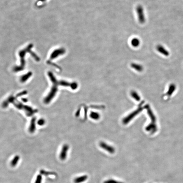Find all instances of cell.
<instances>
[{"instance_id": "cell-1", "label": "cell", "mask_w": 183, "mask_h": 183, "mask_svg": "<svg viewBox=\"0 0 183 183\" xmlns=\"http://www.w3.org/2000/svg\"><path fill=\"white\" fill-rule=\"evenodd\" d=\"M48 75L53 85L51 88L50 92L44 99V102L46 104L49 103L51 101V100L53 99V97H55L57 92L58 91L57 86L59 85V82L57 81V79H56L55 76L53 75V73L51 72H48Z\"/></svg>"}, {"instance_id": "cell-2", "label": "cell", "mask_w": 183, "mask_h": 183, "mask_svg": "<svg viewBox=\"0 0 183 183\" xmlns=\"http://www.w3.org/2000/svg\"><path fill=\"white\" fill-rule=\"evenodd\" d=\"M32 44H30L29 46H28L25 49L23 50L22 51H20L19 52V55L20 57V61H21V64L20 66H17L14 68L13 70L15 72H19L23 70L24 68L25 65V56L26 55V52H29L30 50L33 47Z\"/></svg>"}, {"instance_id": "cell-3", "label": "cell", "mask_w": 183, "mask_h": 183, "mask_svg": "<svg viewBox=\"0 0 183 183\" xmlns=\"http://www.w3.org/2000/svg\"><path fill=\"white\" fill-rule=\"evenodd\" d=\"M14 106L19 109L24 110L26 115L29 117H30L33 115L35 113H37V109H33L32 108L28 106L23 104L22 103L17 101V102H14L13 103Z\"/></svg>"}, {"instance_id": "cell-4", "label": "cell", "mask_w": 183, "mask_h": 183, "mask_svg": "<svg viewBox=\"0 0 183 183\" xmlns=\"http://www.w3.org/2000/svg\"><path fill=\"white\" fill-rule=\"evenodd\" d=\"M143 108L142 107H139L137 109V110L134 111V112H132V113L130 114L129 115H128V116H127L126 117H125L124 118V119L123 120V123L124 124H127V123H129L130 122L132 119H133V118L135 117L140 112L143 110Z\"/></svg>"}, {"instance_id": "cell-5", "label": "cell", "mask_w": 183, "mask_h": 183, "mask_svg": "<svg viewBox=\"0 0 183 183\" xmlns=\"http://www.w3.org/2000/svg\"><path fill=\"white\" fill-rule=\"evenodd\" d=\"M137 12L139 23L142 24L144 23L145 22V20L144 13V9L142 6L138 5L137 6Z\"/></svg>"}, {"instance_id": "cell-6", "label": "cell", "mask_w": 183, "mask_h": 183, "mask_svg": "<svg viewBox=\"0 0 183 183\" xmlns=\"http://www.w3.org/2000/svg\"><path fill=\"white\" fill-rule=\"evenodd\" d=\"M69 149V146L67 144H65L62 147V149L60 153L59 154V158L62 161H64L66 159V158L67 157V154Z\"/></svg>"}, {"instance_id": "cell-7", "label": "cell", "mask_w": 183, "mask_h": 183, "mask_svg": "<svg viewBox=\"0 0 183 183\" xmlns=\"http://www.w3.org/2000/svg\"><path fill=\"white\" fill-rule=\"evenodd\" d=\"M99 145L101 148L103 149L104 150H106V151H107L110 154H113L115 152V149L113 147L111 146V145L107 144L106 143L101 142L100 143Z\"/></svg>"}, {"instance_id": "cell-8", "label": "cell", "mask_w": 183, "mask_h": 183, "mask_svg": "<svg viewBox=\"0 0 183 183\" xmlns=\"http://www.w3.org/2000/svg\"><path fill=\"white\" fill-rule=\"evenodd\" d=\"M65 53V50L63 48L55 50V51H54L51 53L50 56V59H55L57 58V57H59L60 55H63Z\"/></svg>"}, {"instance_id": "cell-9", "label": "cell", "mask_w": 183, "mask_h": 183, "mask_svg": "<svg viewBox=\"0 0 183 183\" xmlns=\"http://www.w3.org/2000/svg\"><path fill=\"white\" fill-rule=\"evenodd\" d=\"M15 99H16V97H13L12 95L10 96L7 99H6L2 103V107L4 108H6L9 106V103H13L15 101Z\"/></svg>"}, {"instance_id": "cell-10", "label": "cell", "mask_w": 183, "mask_h": 183, "mask_svg": "<svg viewBox=\"0 0 183 183\" xmlns=\"http://www.w3.org/2000/svg\"><path fill=\"white\" fill-rule=\"evenodd\" d=\"M145 108L146 109L147 112L148 114V115L150 117V119L152 121V123H155L156 121V118L154 115L153 112H152V110L150 109V107L148 105H147L145 106Z\"/></svg>"}, {"instance_id": "cell-11", "label": "cell", "mask_w": 183, "mask_h": 183, "mask_svg": "<svg viewBox=\"0 0 183 183\" xmlns=\"http://www.w3.org/2000/svg\"><path fill=\"white\" fill-rule=\"evenodd\" d=\"M156 49L159 53L167 57L169 55V52L163 46L161 45H158L156 47Z\"/></svg>"}, {"instance_id": "cell-12", "label": "cell", "mask_w": 183, "mask_h": 183, "mask_svg": "<svg viewBox=\"0 0 183 183\" xmlns=\"http://www.w3.org/2000/svg\"><path fill=\"white\" fill-rule=\"evenodd\" d=\"M36 118L34 117L32 118L31 121L30 126L29 127V131L31 133H34L36 130Z\"/></svg>"}, {"instance_id": "cell-13", "label": "cell", "mask_w": 183, "mask_h": 183, "mask_svg": "<svg viewBox=\"0 0 183 183\" xmlns=\"http://www.w3.org/2000/svg\"><path fill=\"white\" fill-rule=\"evenodd\" d=\"M88 178V176L87 175H83L78 177L74 178L73 181L74 183H81L86 181Z\"/></svg>"}, {"instance_id": "cell-14", "label": "cell", "mask_w": 183, "mask_h": 183, "mask_svg": "<svg viewBox=\"0 0 183 183\" xmlns=\"http://www.w3.org/2000/svg\"><path fill=\"white\" fill-rule=\"evenodd\" d=\"M145 130L148 132H154L157 130L156 125L154 123H151L146 127Z\"/></svg>"}, {"instance_id": "cell-15", "label": "cell", "mask_w": 183, "mask_h": 183, "mask_svg": "<svg viewBox=\"0 0 183 183\" xmlns=\"http://www.w3.org/2000/svg\"><path fill=\"white\" fill-rule=\"evenodd\" d=\"M32 75V73L31 72H29V73L23 75L20 78V81L21 82L24 83L26 82V81H27L29 79L30 77H31Z\"/></svg>"}, {"instance_id": "cell-16", "label": "cell", "mask_w": 183, "mask_h": 183, "mask_svg": "<svg viewBox=\"0 0 183 183\" xmlns=\"http://www.w3.org/2000/svg\"><path fill=\"white\" fill-rule=\"evenodd\" d=\"M131 66L132 68H133L134 69L137 70V71L141 72L143 70V66L140 64H137L136 63H132L131 64Z\"/></svg>"}, {"instance_id": "cell-17", "label": "cell", "mask_w": 183, "mask_h": 183, "mask_svg": "<svg viewBox=\"0 0 183 183\" xmlns=\"http://www.w3.org/2000/svg\"><path fill=\"white\" fill-rule=\"evenodd\" d=\"M20 157L18 155L15 156L11 161V167H15L17 165Z\"/></svg>"}, {"instance_id": "cell-18", "label": "cell", "mask_w": 183, "mask_h": 183, "mask_svg": "<svg viewBox=\"0 0 183 183\" xmlns=\"http://www.w3.org/2000/svg\"><path fill=\"white\" fill-rule=\"evenodd\" d=\"M176 86L174 84H171L169 87L168 91L167 92V95L168 96H170L176 90Z\"/></svg>"}, {"instance_id": "cell-19", "label": "cell", "mask_w": 183, "mask_h": 183, "mask_svg": "<svg viewBox=\"0 0 183 183\" xmlns=\"http://www.w3.org/2000/svg\"><path fill=\"white\" fill-rule=\"evenodd\" d=\"M131 44L134 47H137L140 45V41L138 39L134 38L131 41Z\"/></svg>"}, {"instance_id": "cell-20", "label": "cell", "mask_w": 183, "mask_h": 183, "mask_svg": "<svg viewBox=\"0 0 183 183\" xmlns=\"http://www.w3.org/2000/svg\"><path fill=\"white\" fill-rule=\"evenodd\" d=\"M90 117L93 120H97L100 118V115L99 114L95 112H92L90 114Z\"/></svg>"}, {"instance_id": "cell-21", "label": "cell", "mask_w": 183, "mask_h": 183, "mask_svg": "<svg viewBox=\"0 0 183 183\" xmlns=\"http://www.w3.org/2000/svg\"><path fill=\"white\" fill-rule=\"evenodd\" d=\"M131 95L136 101H139L140 100V97L139 95L137 93V92H136L135 91H132L131 92Z\"/></svg>"}, {"instance_id": "cell-22", "label": "cell", "mask_w": 183, "mask_h": 183, "mask_svg": "<svg viewBox=\"0 0 183 183\" xmlns=\"http://www.w3.org/2000/svg\"><path fill=\"white\" fill-rule=\"evenodd\" d=\"M40 172L41 174L45 175L46 176H49V175H55L56 174L55 173V172H48V171H46L44 170H40Z\"/></svg>"}, {"instance_id": "cell-23", "label": "cell", "mask_w": 183, "mask_h": 183, "mask_svg": "<svg viewBox=\"0 0 183 183\" xmlns=\"http://www.w3.org/2000/svg\"><path fill=\"white\" fill-rule=\"evenodd\" d=\"M59 85L62 86H70V87L71 85V84H70V83L64 81H60L59 82Z\"/></svg>"}, {"instance_id": "cell-24", "label": "cell", "mask_w": 183, "mask_h": 183, "mask_svg": "<svg viewBox=\"0 0 183 183\" xmlns=\"http://www.w3.org/2000/svg\"><path fill=\"white\" fill-rule=\"evenodd\" d=\"M103 183H124L123 182H121V181H118L115 180L113 179H109L106 180L103 182Z\"/></svg>"}, {"instance_id": "cell-25", "label": "cell", "mask_w": 183, "mask_h": 183, "mask_svg": "<svg viewBox=\"0 0 183 183\" xmlns=\"http://www.w3.org/2000/svg\"><path fill=\"white\" fill-rule=\"evenodd\" d=\"M42 176L41 174H39L37 176L34 183H42Z\"/></svg>"}, {"instance_id": "cell-26", "label": "cell", "mask_w": 183, "mask_h": 183, "mask_svg": "<svg viewBox=\"0 0 183 183\" xmlns=\"http://www.w3.org/2000/svg\"><path fill=\"white\" fill-rule=\"evenodd\" d=\"M46 123V121L45 119L43 118H41L40 120H39L38 121H37V124L38 125L40 126H42L44 125H45Z\"/></svg>"}, {"instance_id": "cell-27", "label": "cell", "mask_w": 183, "mask_h": 183, "mask_svg": "<svg viewBox=\"0 0 183 183\" xmlns=\"http://www.w3.org/2000/svg\"><path fill=\"white\" fill-rule=\"evenodd\" d=\"M70 87L73 90H75L78 87V84H77L76 83H71V85Z\"/></svg>"}, {"instance_id": "cell-28", "label": "cell", "mask_w": 183, "mask_h": 183, "mask_svg": "<svg viewBox=\"0 0 183 183\" xmlns=\"http://www.w3.org/2000/svg\"><path fill=\"white\" fill-rule=\"evenodd\" d=\"M27 92L26 91H23L22 92H21L19 93L17 95L16 97H20V96H23V95H25L26 94H27Z\"/></svg>"}, {"instance_id": "cell-29", "label": "cell", "mask_w": 183, "mask_h": 183, "mask_svg": "<svg viewBox=\"0 0 183 183\" xmlns=\"http://www.w3.org/2000/svg\"><path fill=\"white\" fill-rule=\"evenodd\" d=\"M22 101L23 102L26 103L27 102L28 100L26 98H22Z\"/></svg>"}, {"instance_id": "cell-30", "label": "cell", "mask_w": 183, "mask_h": 183, "mask_svg": "<svg viewBox=\"0 0 183 183\" xmlns=\"http://www.w3.org/2000/svg\"><path fill=\"white\" fill-rule=\"evenodd\" d=\"M46 0H38V1H42H42H45Z\"/></svg>"}]
</instances>
